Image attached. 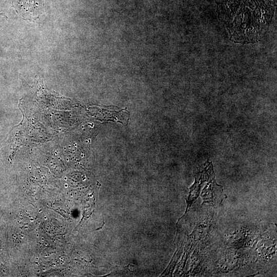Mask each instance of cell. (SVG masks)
Wrapping results in <instances>:
<instances>
[{
  "mask_svg": "<svg viewBox=\"0 0 277 277\" xmlns=\"http://www.w3.org/2000/svg\"><path fill=\"white\" fill-rule=\"evenodd\" d=\"M12 5L18 14L31 21L42 13L44 0H12Z\"/></svg>",
  "mask_w": 277,
  "mask_h": 277,
  "instance_id": "cell-1",
  "label": "cell"
},
{
  "mask_svg": "<svg viewBox=\"0 0 277 277\" xmlns=\"http://www.w3.org/2000/svg\"><path fill=\"white\" fill-rule=\"evenodd\" d=\"M5 16V17H7L6 16V15H5V14H4V13H0V16Z\"/></svg>",
  "mask_w": 277,
  "mask_h": 277,
  "instance_id": "cell-2",
  "label": "cell"
}]
</instances>
